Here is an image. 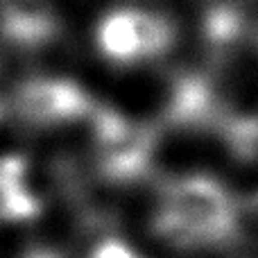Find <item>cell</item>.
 Masks as SVG:
<instances>
[]
</instances>
